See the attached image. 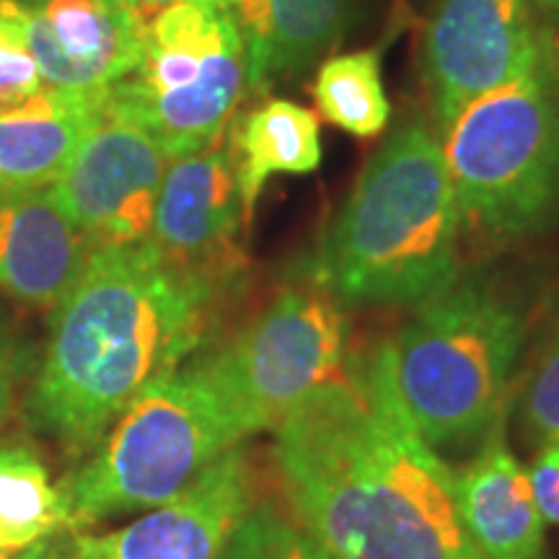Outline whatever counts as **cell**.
I'll list each match as a JSON object with an SVG mask.
<instances>
[{"mask_svg": "<svg viewBox=\"0 0 559 559\" xmlns=\"http://www.w3.org/2000/svg\"><path fill=\"white\" fill-rule=\"evenodd\" d=\"M45 88L37 60L9 21L0 19V111L19 107Z\"/></svg>", "mask_w": 559, "mask_h": 559, "instance_id": "23", "label": "cell"}, {"mask_svg": "<svg viewBox=\"0 0 559 559\" xmlns=\"http://www.w3.org/2000/svg\"><path fill=\"white\" fill-rule=\"evenodd\" d=\"M104 107L107 94L45 86L0 111V198L50 190Z\"/></svg>", "mask_w": 559, "mask_h": 559, "instance_id": "17", "label": "cell"}, {"mask_svg": "<svg viewBox=\"0 0 559 559\" xmlns=\"http://www.w3.org/2000/svg\"><path fill=\"white\" fill-rule=\"evenodd\" d=\"M528 337L526 304L495 277L459 275L391 342L402 402L432 449L500 423Z\"/></svg>", "mask_w": 559, "mask_h": 559, "instance_id": "4", "label": "cell"}, {"mask_svg": "<svg viewBox=\"0 0 559 559\" xmlns=\"http://www.w3.org/2000/svg\"><path fill=\"white\" fill-rule=\"evenodd\" d=\"M272 456L296 523L334 559H485L456 472L404 407L389 340L347 355L277 425Z\"/></svg>", "mask_w": 559, "mask_h": 559, "instance_id": "1", "label": "cell"}, {"mask_svg": "<svg viewBox=\"0 0 559 559\" xmlns=\"http://www.w3.org/2000/svg\"><path fill=\"white\" fill-rule=\"evenodd\" d=\"M459 510L485 559H542L544 523L528 472L510 451L502 419L487 432L464 469L456 472Z\"/></svg>", "mask_w": 559, "mask_h": 559, "instance_id": "15", "label": "cell"}, {"mask_svg": "<svg viewBox=\"0 0 559 559\" xmlns=\"http://www.w3.org/2000/svg\"><path fill=\"white\" fill-rule=\"evenodd\" d=\"M247 226L264 187L277 174H311L321 166L317 111L288 99H270L228 128Z\"/></svg>", "mask_w": 559, "mask_h": 559, "instance_id": "18", "label": "cell"}, {"mask_svg": "<svg viewBox=\"0 0 559 559\" xmlns=\"http://www.w3.org/2000/svg\"><path fill=\"white\" fill-rule=\"evenodd\" d=\"M311 96L321 120L353 138L373 140L391 122L379 50H355L326 58L311 83Z\"/></svg>", "mask_w": 559, "mask_h": 559, "instance_id": "19", "label": "cell"}, {"mask_svg": "<svg viewBox=\"0 0 559 559\" xmlns=\"http://www.w3.org/2000/svg\"><path fill=\"white\" fill-rule=\"evenodd\" d=\"M521 417L536 445L559 443V306L531 360L523 383Z\"/></svg>", "mask_w": 559, "mask_h": 559, "instance_id": "21", "label": "cell"}, {"mask_svg": "<svg viewBox=\"0 0 559 559\" xmlns=\"http://www.w3.org/2000/svg\"><path fill=\"white\" fill-rule=\"evenodd\" d=\"M68 526L60 487L26 449L0 445V549L21 551Z\"/></svg>", "mask_w": 559, "mask_h": 559, "instance_id": "20", "label": "cell"}, {"mask_svg": "<svg viewBox=\"0 0 559 559\" xmlns=\"http://www.w3.org/2000/svg\"><path fill=\"white\" fill-rule=\"evenodd\" d=\"M47 88L107 94L138 66L145 21L132 0H0Z\"/></svg>", "mask_w": 559, "mask_h": 559, "instance_id": "12", "label": "cell"}, {"mask_svg": "<svg viewBox=\"0 0 559 559\" xmlns=\"http://www.w3.org/2000/svg\"><path fill=\"white\" fill-rule=\"evenodd\" d=\"M254 508L257 472L239 443L143 519L109 534H75L66 549L73 559H221Z\"/></svg>", "mask_w": 559, "mask_h": 559, "instance_id": "11", "label": "cell"}, {"mask_svg": "<svg viewBox=\"0 0 559 559\" xmlns=\"http://www.w3.org/2000/svg\"><path fill=\"white\" fill-rule=\"evenodd\" d=\"M526 472L544 523L559 526V443L539 445Z\"/></svg>", "mask_w": 559, "mask_h": 559, "instance_id": "24", "label": "cell"}, {"mask_svg": "<svg viewBox=\"0 0 559 559\" xmlns=\"http://www.w3.org/2000/svg\"><path fill=\"white\" fill-rule=\"evenodd\" d=\"M174 3H181V0H132V5H135L138 13L145 21H151L156 13L169 9ZM205 3H218V0H205Z\"/></svg>", "mask_w": 559, "mask_h": 559, "instance_id": "28", "label": "cell"}, {"mask_svg": "<svg viewBox=\"0 0 559 559\" xmlns=\"http://www.w3.org/2000/svg\"><path fill=\"white\" fill-rule=\"evenodd\" d=\"M534 5L536 21L544 26V29H557L559 26V0H531Z\"/></svg>", "mask_w": 559, "mask_h": 559, "instance_id": "27", "label": "cell"}, {"mask_svg": "<svg viewBox=\"0 0 559 559\" xmlns=\"http://www.w3.org/2000/svg\"><path fill=\"white\" fill-rule=\"evenodd\" d=\"M249 81L247 45L230 13L181 0L145 24L138 66L107 91V109L140 124L174 160L226 138Z\"/></svg>", "mask_w": 559, "mask_h": 559, "instance_id": "7", "label": "cell"}, {"mask_svg": "<svg viewBox=\"0 0 559 559\" xmlns=\"http://www.w3.org/2000/svg\"><path fill=\"white\" fill-rule=\"evenodd\" d=\"M461 236L443 145L415 117L362 166L317 262L347 309L419 306L461 275Z\"/></svg>", "mask_w": 559, "mask_h": 559, "instance_id": "3", "label": "cell"}, {"mask_svg": "<svg viewBox=\"0 0 559 559\" xmlns=\"http://www.w3.org/2000/svg\"><path fill=\"white\" fill-rule=\"evenodd\" d=\"M547 34L531 0H438L423 34V83L438 138L477 96L539 58Z\"/></svg>", "mask_w": 559, "mask_h": 559, "instance_id": "9", "label": "cell"}, {"mask_svg": "<svg viewBox=\"0 0 559 559\" xmlns=\"http://www.w3.org/2000/svg\"><path fill=\"white\" fill-rule=\"evenodd\" d=\"M19 379V349L13 345L11 334L0 324V419L11 409L13 386Z\"/></svg>", "mask_w": 559, "mask_h": 559, "instance_id": "25", "label": "cell"}, {"mask_svg": "<svg viewBox=\"0 0 559 559\" xmlns=\"http://www.w3.org/2000/svg\"><path fill=\"white\" fill-rule=\"evenodd\" d=\"M94 243L52 190L0 198V290L55 309L86 267Z\"/></svg>", "mask_w": 559, "mask_h": 559, "instance_id": "14", "label": "cell"}, {"mask_svg": "<svg viewBox=\"0 0 559 559\" xmlns=\"http://www.w3.org/2000/svg\"><path fill=\"white\" fill-rule=\"evenodd\" d=\"M464 230L487 241L542 234L559 213V79L539 58L464 107L443 132Z\"/></svg>", "mask_w": 559, "mask_h": 559, "instance_id": "5", "label": "cell"}, {"mask_svg": "<svg viewBox=\"0 0 559 559\" xmlns=\"http://www.w3.org/2000/svg\"><path fill=\"white\" fill-rule=\"evenodd\" d=\"M243 432L200 362L148 383L60 487L68 526L164 506Z\"/></svg>", "mask_w": 559, "mask_h": 559, "instance_id": "6", "label": "cell"}, {"mask_svg": "<svg viewBox=\"0 0 559 559\" xmlns=\"http://www.w3.org/2000/svg\"><path fill=\"white\" fill-rule=\"evenodd\" d=\"M166 164L148 132L104 107L50 190L94 249L132 247L151 239Z\"/></svg>", "mask_w": 559, "mask_h": 559, "instance_id": "10", "label": "cell"}, {"mask_svg": "<svg viewBox=\"0 0 559 559\" xmlns=\"http://www.w3.org/2000/svg\"><path fill=\"white\" fill-rule=\"evenodd\" d=\"M0 559H11V551H5V549H0Z\"/></svg>", "mask_w": 559, "mask_h": 559, "instance_id": "30", "label": "cell"}, {"mask_svg": "<svg viewBox=\"0 0 559 559\" xmlns=\"http://www.w3.org/2000/svg\"><path fill=\"white\" fill-rule=\"evenodd\" d=\"M347 306L319 262L298 270L221 349L200 360L243 438L275 430L347 360Z\"/></svg>", "mask_w": 559, "mask_h": 559, "instance_id": "8", "label": "cell"}, {"mask_svg": "<svg viewBox=\"0 0 559 559\" xmlns=\"http://www.w3.org/2000/svg\"><path fill=\"white\" fill-rule=\"evenodd\" d=\"M249 55V96L296 81L342 41L355 0H218Z\"/></svg>", "mask_w": 559, "mask_h": 559, "instance_id": "16", "label": "cell"}, {"mask_svg": "<svg viewBox=\"0 0 559 559\" xmlns=\"http://www.w3.org/2000/svg\"><path fill=\"white\" fill-rule=\"evenodd\" d=\"M221 288L171 267L156 249L96 247L55 306L32 415L73 451L99 443L148 383L205 337Z\"/></svg>", "mask_w": 559, "mask_h": 559, "instance_id": "2", "label": "cell"}, {"mask_svg": "<svg viewBox=\"0 0 559 559\" xmlns=\"http://www.w3.org/2000/svg\"><path fill=\"white\" fill-rule=\"evenodd\" d=\"M221 559H334L296 521L270 506H257L241 523Z\"/></svg>", "mask_w": 559, "mask_h": 559, "instance_id": "22", "label": "cell"}, {"mask_svg": "<svg viewBox=\"0 0 559 559\" xmlns=\"http://www.w3.org/2000/svg\"><path fill=\"white\" fill-rule=\"evenodd\" d=\"M549 32V55H551V66L557 70L559 79V26L557 29H547Z\"/></svg>", "mask_w": 559, "mask_h": 559, "instance_id": "29", "label": "cell"}, {"mask_svg": "<svg viewBox=\"0 0 559 559\" xmlns=\"http://www.w3.org/2000/svg\"><path fill=\"white\" fill-rule=\"evenodd\" d=\"M221 143L166 166L148 243L171 267L223 290L239 270L236 234L247 221L234 153Z\"/></svg>", "mask_w": 559, "mask_h": 559, "instance_id": "13", "label": "cell"}, {"mask_svg": "<svg viewBox=\"0 0 559 559\" xmlns=\"http://www.w3.org/2000/svg\"><path fill=\"white\" fill-rule=\"evenodd\" d=\"M11 559H73V557L68 555L66 547H60V544L55 542V536H47V539L32 544V547H26V549H21V555L11 557Z\"/></svg>", "mask_w": 559, "mask_h": 559, "instance_id": "26", "label": "cell"}]
</instances>
